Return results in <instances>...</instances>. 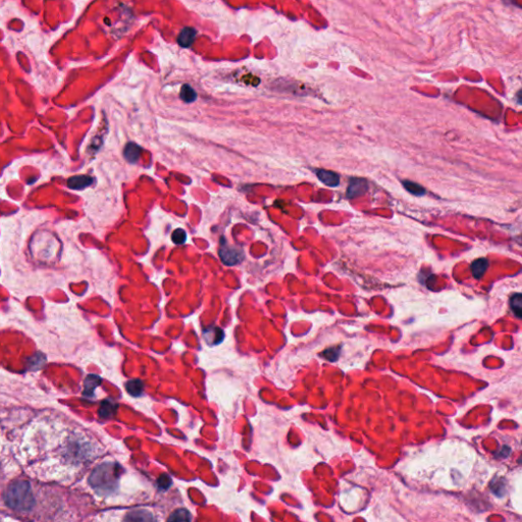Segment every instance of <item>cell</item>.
Wrapping results in <instances>:
<instances>
[{
	"mask_svg": "<svg viewBox=\"0 0 522 522\" xmlns=\"http://www.w3.org/2000/svg\"><path fill=\"white\" fill-rule=\"evenodd\" d=\"M403 186L412 195L422 196V195L425 194L424 188L422 186H420L419 184H417V183L411 182V181H403Z\"/></svg>",
	"mask_w": 522,
	"mask_h": 522,
	"instance_id": "obj_15",
	"label": "cell"
},
{
	"mask_svg": "<svg viewBox=\"0 0 522 522\" xmlns=\"http://www.w3.org/2000/svg\"><path fill=\"white\" fill-rule=\"evenodd\" d=\"M128 520H151V514L149 512H146L145 510L140 511H134L133 513H130L128 517L126 518Z\"/></svg>",
	"mask_w": 522,
	"mask_h": 522,
	"instance_id": "obj_18",
	"label": "cell"
},
{
	"mask_svg": "<svg viewBox=\"0 0 522 522\" xmlns=\"http://www.w3.org/2000/svg\"><path fill=\"white\" fill-rule=\"evenodd\" d=\"M180 96H181V99L186 103L194 102L196 99H197V93H196L195 90L189 85H184L182 87Z\"/></svg>",
	"mask_w": 522,
	"mask_h": 522,
	"instance_id": "obj_13",
	"label": "cell"
},
{
	"mask_svg": "<svg viewBox=\"0 0 522 522\" xmlns=\"http://www.w3.org/2000/svg\"><path fill=\"white\" fill-rule=\"evenodd\" d=\"M510 307L513 313L518 317L521 318L522 316V296L521 294L517 293L514 294L510 299Z\"/></svg>",
	"mask_w": 522,
	"mask_h": 522,
	"instance_id": "obj_12",
	"label": "cell"
},
{
	"mask_svg": "<svg viewBox=\"0 0 522 522\" xmlns=\"http://www.w3.org/2000/svg\"><path fill=\"white\" fill-rule=\"evenodd\" d=\"M196 35H197V32H196L195 29L186 27L180 32L178 36V43L182 47L188 48L193 44Z\"/></svg>",
	"mask_w": 522,
	"mask_h": 522,
	"instance_id": "obj_7",
	"label": "cell"
},
{
	"mask_svg": "<svg viewBox=\"0 0 522 522\" xmlns=\"http://www.w3.org/2000/svg\"><path fill=\"white\" fill-rule=\"evenodd\" d=\"M126 389L130 395H132L134 397H139L143 394L144 383L140 380L129 381L126 385Z\"/></svg>",
	"mask_w": 522,
	"mask_h": 522,
	"instance_id": "obj_11",
	"label": "cell"
},
{
	"mask_svg": "<svg viewBox=\"0 0 522 522\" xmlns=\"http://www.w3.org/2000/svg\"><path fill=\"white\" fill-rule=\"evenodd\" d=\"M94 179L89 176H75L68 181V186L73 190H83L93 184Z\"/></svg>",
	"mask_w": 522,
	"mask_h": 522,
	"instance_id": "obj_8",
	"label": "cell"
},
{
	"mask_svg": "<svg viewBox=\"0 0 522 522\" xmlns=\"http://www.w3.org/2000/svg\"><path fill=\"white\" fill-rule=\"evenodd\" d=\"M171 240L177 245H182L187 240V234L183 229H177L173 231L171 235Z\"/></svg>",
	"mask_w": 522,
	"mask_h": 522,
	"instance_id": "obj_17",
	"label": "cell"
},
{
	"mask_svg": "<svg viewBox=\"0 0 522 522\" xmlns=\"http://www.w3.org/2000/svg\"><path fill=\"white\" fill-rule=\"evenodd\" d=\"M489 260L487 258L475 259L471 264V271L475 278H481L489 268Z\"/></svg>",
	"mask_w": 522,
	"mask_h": 522,
	"instance_id": "obj_9",
	"label": "cell"
},
{
	"mask_svg": "<svg viewBox=\"0 0 522 522\" xmlns=\"http://www.w3.org/2000/svg\"><path fill=\"white\" fill-rule=\"evenodd\" d=\"M368 183L364 179L352 178L347 189V198L355 199L367 192Z\"/></svg>",
	"mask_w": 522,
	"mask_h": 522,
	"instance_id": "obj_4",
	"label": "cell"
},
{
	"mask_svg": "<svg viewBox=\"0 0 522 522\" xmlns=\"http://www.w3.org/2000/svg\"><path fill=\"white\" fill-rule=\"evenodd\" d=\"M191 513L186 509H178L168 517L169 521H191Z\"/></svg>",
	"mask_w": 522,
	"mask_h": 522,
	"instance_id": "obj_16",
	"label": "cell"
},
{
	"mask_svg": "<svg viewBox=\"0 0 522 522\" xmlns=\"http://www.w3.org/2000/svg\"><path fill=\"white\" fill-rule=\"evenodd\" d=\"M158 487L159 489L161 490H167L170 486H171V478L166 475V474H162L159 478H158Z\"/></svg>",
	"mask_w": 522,
	"mask_h": 522,
	"instance_id": "obj_19",
	"label": "cell"
},
{
	"mask_svg": "<svg viewBox=\"0 0 522 522\" xmlns=\"http://www.w3.org/2000/svg\"><path fill=\"white\" fill-rule=\"evenodd\" d=\"M120 466L115 463L105 462L97 466L89 477L91 487L100 495L113 493L119 484Z\"/></svg>",
	"mask_w": 522,
	"mask_h": 522,
	"instance_id": "obj_1",
	"label": "cell"
},
{
	"mask_svg": "<svg viewBox=\"0 0 522 522\" xmlns=\"http://www.w3.org/2000/svg\"><path fill=\"white\" fill-rule=\"evenodd\" d=\"M219 254H220V257H221L223 262L226 265H229V266L236 265L238 263H240L241 261L244 259V252H243V250L241 248H239V247H236V246L228 244L227 241H226V239L224 240V238L222 239V241H221Z\"/></svg>",
	"mask_w": 522,
	"mask_h": 522,
	"instance_id": "obj_3",
	"label": "cell"
},
{
	"mask_svg": "<svg viewBox=\"0 0 522 522\" xmlns=\"http://www.w3.org/2000/svg\"><path fill=\"white\" fill-rule=\"evenodd\" d=\"M116 405L111 401H104L99 409V415L102 418H110L116 412Z\"/></svg>",
	"mask_w": 522,
	"mask_h": 522,
	"instance_id": "obj_14",
	"label": "cell"
},
{
	"mask_svg": "<svg viewBox=\"0 0 522 522\" xmlns=\"http://www.w3.org/2000/svg\"><path fill=\"white\" fill-rule=\"evenodd\" d=\"M142 153V148L137 145L136 143L130 142L126 145L125 151H124V156L126 160L130 163H136Z\"/></svg>",
	"mask_w": 522,
	"mask_h": 522,
	"instance_id": "obj_6",
	"label": "cell"
},
{
	"mask_svg": "<svg viewBox=\"0 0 522 522\" xmlns=\"http://www.w3.org/2000/svg\"><path fill=\"white\" fill-rule=\"evenodd\" d=\"M6 505L18 512H28L35 505V498L31 485L28 482L18 481L10 484L4 494Z\"/></svg>",
	"mask_w": 522,
	"mask_h": 522,
	"instance_id": "obj_2",
	"label": "cell"
},
{
	"mask_svg": "<svg viewBox=\"0 0 522 522\" xmlns=\"http://www.w3.org/2000/svg\"><path fill=\"white\" fill-rule=\"evenodd\" d=\"M318 180L329 187H337L340 184V176L337 172L326 169H318L316 171Z\"/></svg>",
	"mask_w": 522,
	"mask_h": 522,
	"instance_id": "obj_5",
	"label": "cell"
},
{
	"mask_svg": "<svg viewBox=\"0 0 522 522\" xmlns=\"http://www.w3.org/2000/svg\"><path fill=\"white\" fill-rule=\"evenodd\" d=\"M101 378L95 375L87 377L84 383V395L87 397H92L94 395L95 389L100 385Z\"/></svg>",
	"mask_w": 522,
	"mask_h": 522,
	"instance_id": "obj_10",
	"label": "cell"
}]
</instances>
